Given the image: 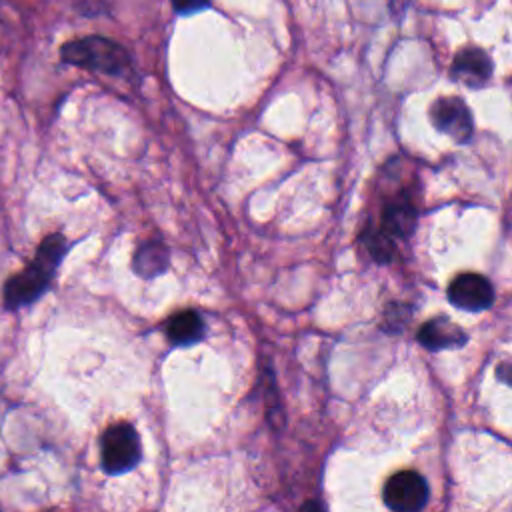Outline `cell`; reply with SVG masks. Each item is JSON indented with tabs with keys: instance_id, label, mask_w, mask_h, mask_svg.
<instances>
[{
	"instance_id": "7a4b0ae2",
	"label": "cell",
	"mask_w": 512,
	"mask_h": 512,
	"mask_svg": "<svg viewBox=\"0 0 512 512\" xmlns=\"http://www.w3.org/2000/svg\"><path fill=\"white\" fill-rule=\"evenodd\" d=\"M62 60L86 70L122 76L130 68V54L118 42L104 36H86L70 40L60 50Z\"/></svg>"
},
{
	"instance_id": "52a82bcc",
	"label": "cell",
	"mask_w": 512,
	"mask_h": 512,
	"mask_svg": "<svg viewBox=\"0 0 512 512\" xmlns=\"http://www.w3.org/2000/svg\"><path fill=\"white\" fill-rule=\"evenodd\" d=\"M450 76L470 88H480L492 76V60L482 48H462L452 60Z\"/></svg>"
},
{
	"instance_id": "9c48e42d",
	"label": "cell",
	"mask_w": 512,
	"mask_h": 512,
	"mask_svg": "<svg viewBox=\"0 0 512 512\" xmlns=\"http://www.w3.org/2000/svg\"><path fill=\"white\" fill-rule=\"evenodd\" d=\"M166 336L174 346L196 344L204 336V322L198 312L182 310L168 320Z\"/></svg>"
},
{
	"instance_id": "30bf717a",
	"label": "cell",
	"mask_w": 512,
	"mask_h": 512,
	"mask_svg": "<svg viewBox=\"0 0 512 512\" xmlns=\"http://www.w3.org/2000/svg\"><path fill=\"white\" fill-rule=\"evenodd\" d=\"M416 224V210L408 200H394L390 204H386V208L382 210V226L380 230H384L388 236H408L414 230Z\"/></svg>"
},
{
	"instance_id": "8992f818",
	"label": "cell",
	"mask_w": 512,
	"mask_h": 512,
	"mask_svg": "<svg viewBox=\"0 0 512 512\" xmlns=\"http://www.w3.org/2000/svg\"><path fill=\"white\" fill-rule=\"evenodd\" d=\"M448 298L456 308L478 312L492 306L494 288L486 276L476 272H464L450 282Z\"/></svg>"
},
{
	"instance_id": "7c38bea8",
	"label": "cell",
	"mask_w": 512,
	"mask_h": 512,
	"mask_svg": "<svg viewBox=\"0 0 512 512\" xmlns=\"http://www.w3.org/2000/svg\"><path fill=\"white\" fill-rule=\"evenodd\" d=\"M364 244L368 248V252L372 254L374 260L378 262H390L394 258V252H396V244L392 240V236H388L384 230H374L370 228L366 238H364Z\"/></svg>"
},
{
	"instance_id": "4fadbf2b",
	"label": "cell",
	"mask_w": 512,
	"mask_h": 512,
	"mask_svg": "<svg viewBox=\"0 0 512 512\" xmlns=\"http://www.w3.org/2000/svg\"><path fill=\"white\" fill-rule=\"evenodd\" d=\"M170 2H172L174 10H176L178 14L200 12V10H204V8L210 4V0H170Z\"/></svg>"
},
{
	"instance_id": "8fae6325",
	"label": "cell",
	"mask_w": 512,
	"mask_h": 512,
	"mask_svg": "<svg viewBox=\"0 0 512 512\" xmlns=\"http://www.w3.org/2000/svg\"><path fill=\"white\" fill-rule=\"evenodd\" d=\"M168 264V250L162 242H146L134 256V270L140 276H156Z\"/></svg>"
},
{
	"instance_id": "5bb4252c",
	"label": "cell",
	"mask_w": 512,
	"mask_h": 512,
	"mask_svg": "<svg viewBox=\"0 0 512 512\" xmlns=\"http://www.w3.org/2000/svg\"><path fill=\"white\" fill-rule=\"evenodd\" d=\"M304 508H322V504H318V502H308V504H302V510Z\"/></svg>"
},
{
	"instance_id": "277c9868",
	"label": "cell",
	"mask_w": 512,
	"mask_h": 512,
	"mask_svg": "<svg viewBox=\"0 0 512 512\" xmlns=\"http://www.w3.org/2000/svg\"><path fill=\"white\" fill-rule=\"evenodd\" d=\"M428 484L414 470L396 472L382 490L384 504L394 512H416L428 502Z\"/></svg>"
},
{
	"instance_id": "5b68a950",
	"label": "cell",
	"mask_w": 512,
	"mask_h": 512,
	"mask_svg": "<svg viewBox=\"0 0 512 512\" xmlns=\"http://www.w3.org/2000/svg\"><path fill=\"white\" fill-rule=\"evenodd\" d=\"M430 120L440 130L446 132L456 142L464 144L470 140L474 124L472 114L462 98L442 96L430 106Z\"/></svg>"
},
{
	"instance_id": "6da1fadb",
	"label": "cell",
	"mask_w": 512,
	"mask_h": 512,
	"mask_svg": "<svg viewBox=\"0 0 512 512\" xmlns=\"http://www.w3.org/2000/svg\"><path fill=\"white\" fill-rule=\"evenodd\" d=\"M66 248L68 244L62 234L46 236L38 246L34 260L24 270L6 280L4 306L8 310H16L38 300L50 286Z\"/></svg>"
},
{
	"instance_id": "ba28073f",
	"label": "cell",
	"mask_w": 512,
	"mask_h": 512,
	"mask_svg": "<svg viewBox=\"0 0 512 512\" xmlns=\"http://www.w3.org/2000/svg\"><path fill=\"white\" fill-rule=\"evenodd\" d=\"M468 340L466 332L452 322L450 318L438 316L424 322L418 330V342L428 350H444V348H460Z\"/></svg>"
},
{
	"instance_id": "3957f363",
	"label": "cell",
	"mask_w": 512,
	"mask_h": 512,
	"mask_svg": "<svg viewBox=\"0 0 512 512\" xmlns=\"http://www.w3.org/2000/svg\"><path fill=\"white\" fill-rule=\"evenodd\" d=\"M142 458L140 436L128 422H116L102 432L100 460L106 474H124Z\"/></svg>"
}]
</instances>
